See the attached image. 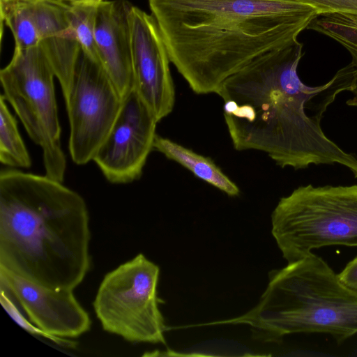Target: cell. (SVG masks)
<instances>
[{"instance_id": "cell-1", "label": "cell", "mask_w": 357, "mask_h": 357, "mask_svg": "<svg viewBox=\"0 0 357 357\" xmlns=\"http://www.w3.org/2000/svg\"><path fill=\"white\" fill-rule=\"evenodd\" d=\"M303 45L298 40L254 59L225 79L216 93L234 149L266 153L284 168L339 164L357 178V158L324 132L321 120L344 91H351L354 68L339 70L326 84L309 86L297 68Z\"/></svg>"}, {"instance_id": "cell-2", "label": "cell", "mask_w": 357, "mask_h": 357, "mask_svg": "<svg viewBox=\"0 0 357 357\" xmlns=\"http://www.w3.org/2000/svg\"><path fill=\"white\" fill-rule=\"evenodd\" d=\"M170 62L197 94L297 40L318 15L292 0H149Z\"/></svg>"}, {"instance_id": "cell-3", "label": "cell", "mask_w": 357, "mask_h": 357, "mask_svg": "<svg viewBox=\"0 0 357 357\" xmlns=\"http://www.w3.org/2000/svg\"><path fill=\"white\" fill-rule=\"evenodd\" d=\"M83 197L62 182L15 169L0 172V268L35 284L73 290L91 267Z\"/></svg>"}, {"instance_id": "cell-4", "label": "cell", "mask_w": 357, "mask_h": 357, "mask_svg": "<svg viewBox=\"0 0 357 357\" xmlns=\"http://www.w3.org/2000/svg\"><path fill=\"white\" fill-rule=\"evenodd\" d=\"M258 304L227 323L249 325L255 338L280 342L293 333H326L341 344L357 334V294L320 257H307L269 273Z\"/></svg>"}, {"instance_id": "cell-5", "label": "cell", "mask_w": 357, "mask_h": 357, "mask_svg": "<svg viewBox=\"0 0 357 357\" xmlns=\"http://www.w3.org/2000/svg\"><path fill=\"white\" fill-rule=\"evenodd\" d=\"M271 224L288 263L325 246L357 247V184L300 186L280 199Z\"/></svg>"}, {"instance_id": "cell-6", "label": "cell", "mask_w": 357, "mask_h": 357, "mask_svg": "<svg viewBox=\"0 0 357 357\" xmlns=\"http://www.w3.org/2000/svg\"><path fill=\"white\" fill-rule=\"evenodd\" d=\"M54 77L41 43L14 50L11 60L0 71L5 99L29 137L42 149L45 175L63 182L66 158L61 143Z\"/></svg>"}, {"instance_id": "cell-7", "label": "cell", "mask_w": 357, "mask_h": 357, "mask_svg": "<svg viewBox=\"0 0 357 357\" xmlns=\"http://www.w3.org/2000/svg\"><path fill=\"white\" fill-rule=\"evenodd\" d=\"M159 275L158 266L142 253L107 273L93 302L102 329L130 342L165 344Z\"/></svg>"}, {"instance_id": "cell-8", "label": "cell", "mask_w": 357, "mask_h": 357, "mask_svg": "<svg viewBox=\"0 0 357 357\" xmlns=\"http://www.w3.org/2000/svg\"><path fill=\"white\" fill-rule=\"evenodd\" d=\"M123 101L100 63L75 40L70 91L65 103L70 124L69 152L75 164L93 160L115 123Z\"/></svg>"}, {"instance_id": "cell-9", "label": "cell", "mask_w": 357, "mask_h": 357, "mask_svg": "<svg viewBox=\"0 0 357 357\" xmlns=\"http://www.w3.org/2000/svg\"><path fill=\"white\" fill-rule=\"evenodd\" d=\"M158 122L135 90L123 99L115 123L93 158L109 182L126 184L141 177L153 150Z\"/></svg>"}, {"instance_id": "cell-10", "label": "cell", "mask_w": 357, "mask_h": 357, "mask_svg": "<svg viewBox=\"0 0 357 357\" xmlns=\"http://www.w3.org/2000/svg\"><path fill=\"white\" fill-rule=\"evenodd\" d=\"M130 23L133 90L160 121L172 112L175 103L169 54L152 15L132 5Z\"/></svg>"}, {"instance_id": "cell-11", "label": "cell", "mask_w": 357, "mask_h": 357, "mask_svg": "<svg viewBox=\"0 0 357 357\" xmlns=\"http://www.w3.org/2000/svg\"><path fill=\"white\" fill-rule=\"evenodd\" d=\"M0 288L24 311L33 325L61 338H76L90 330L91 320L73 290H56L0 268Z\"/></svg>"}, {"instance_id": "cell-12", "label": "cell", "mask_w": 357, "mask_h": 357, "mask_svg": "<svg viewBox=\"0 0 357 357\" xmlns=\"http://www.w3.org/2000/svg\"><path fill=\"white\" fill-rule=\"evenodd\" d=\"M127 0L98 3L94 38L99 61L123 99L132 90L134 77L130 15Z\"/></svg>"}, {"instance_id": "cell-13", "label": "cell", "mask_w": 357, "mask_h": 357, "mask_svg": "<svg viewBox=\"0 0 357 357\" xmlns=\"http://www.w3.org/2000/svg\"><path fill=\"white\" fill-rule=\"evenodd\" d=\"M153 150L162 153L192 172L195 176L208 183L230 197L238 196L240 190L215 163L209 158L199 155L169 139L155 135Z\"/></svg>"}, {"instance_id": "cell-14", "label": "cell", "mask_w": 357, "mask_h": 357, "mask_svg": "<svg viewBox=\"0 0 357 357\" xmlns=\"http://www.w3.org/2000/svg\"><path fill=\"white\" fill-rule=\"evenodd\" d=\"M307 29L334 39L351 55L354 75L350 92L353 96L347 101V104L357 107V14L336 13L319 15Z\"/></svg>"}, {"instance_id": "cell-15", "label": "cell", "mask_w": 357, "mask_h": 357, "mask_svg": "<svg viewBox=\"0 0 357 357\" xmlns=\"http://www.w3.org/2000/svg\"><path fill=\"white\" fill-rule=\"evenodd\" d=\"M1 22L11 31L15 50H24L38 45V33L31 0H0Z\"/></svg>"}, {"instance_id": "cell-16", "label": "cell", "mask_w": 357, "mask_h": 357, "mask_svg": "<svg viewBox=\"0 0 357 357\" xmlns=\"http://www.w3.org/2000/svg\"><path fill=\"white\" fill-rule=\"evenodd\" d=\"M0 161L13 168H29L31 159L6 100L0 96Z\"/></svg>"}, {"instance_id": "cell-17", "label": "cell", "mask_w": 357, "mask_h": 357, "mask_svg": "<svg viewBox=\"0 0 357 357\" xmlns=\"http://www.w3.org/2000/svg\"><path fill=\"white\" fill-rule=\"evenodd\" d=\"M68 3L70 37L76 40L89 54L99 61L94 38L98 3L80 1Z\"/></svg>"}, {"instance_id": "cell-18", "label": "cell", "mask_w": 357, "mask_h": 357, "mask_svg": "<svg viewBox=\"0 0 357 357\" xmlns=\"http://www.w3.org/2000/svg\"><path fill=\"white\" fill-rule=\"evenodd\" d=\"M0 291L1 303L4 309L8 312L10 317H12L13 319L24 330L27 331L31 334L47 338L58 345L63 346L68 348L76 347L77 344L76 342L66 340V338L52 336L36 327L32 323H29L16 307L15 301L8 294V292L1 288Z\"/></svg>"}, {"instance_id": "cell-19", "label": "cell", "mask_w": 357, "mask_h": 357, "mask_svg": "<svg viewBox=\"0 0 357 357\" xmlns=\"http://www.w3.org/2000/svg\"><path fill=\"white\" fill-rule=\"evenodd\" d=\"M309 6L318 15L328 13L357 14V0H292Z\"/></svg>"}, {"instance_id": "cell-20", "label": "cell", "mask_w": 357, "mask_h": 357, "mask_svg": "<svg viewBox=\"0 0 357 357\" xmlns=\"http://www.w3.org/2000/svg\"><path fill=\"white\" fill-rule=\"evenodd\" d=\"M337 275L343 284L357 294V256Z\"/></svg>"}, {"instance_id": "cell-21", "label": "cell", "mask_w": 357, "mask_h": 357, "mask_svg": "<svg viewBox=\"0 0 357 357\" xmlns=\"http://www.w3.org/2000/svg\"><path fill=\"white\" fill-rule=\"evenodd\" d=\"M67 3H74V2H80V1H85V2H95L98 3L101 1L104 0H63Z\"/></svg>"}, {"instance_id": "cell-22", "label": "cell", "mask_w": 357, "mask_h": 357, "mask_svg": "<svg viewBox=\"0 0 357 357\" xmlns=\"http://www.w3.org/2000/svg\"><path fill=\"white\" fill-rule=\"evenodd\" d=\"M31 1H36V0H31Z\"/></svg>"}]
</instances>
